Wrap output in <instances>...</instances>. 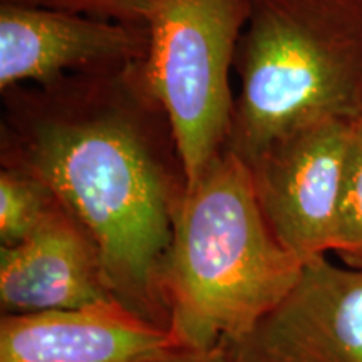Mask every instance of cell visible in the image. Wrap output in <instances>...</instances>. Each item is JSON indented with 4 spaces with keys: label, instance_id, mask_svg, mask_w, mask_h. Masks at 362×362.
<instances>
[{
    "label": "cell",
    "instance_id": "cell-1",
    "mask_svg": "<svg viewBox=\"0 0 362 362\" xmlns=\"http://www.w3.org/2000/svg\"><path fill=\"white\" fill-rule=\"evenodd\" d=\"M0 165L45 181L96 245L111 296L170 329L161 272L188 178L139 62L4 90Z\"/></svg>",
    "mask_w": 362,
    "mask_h": 362
},
{
    "label": "cell",
    "instance_id": "cell-2",
    "mask_svg": "<svg viewBox=\"0 0 362 362\" xmlns=\"http://www.w3.org/2000/svg\"><path fill=\"white\" fill-rule=\"evenodd\" d=\"M302 267L267 225L247 163L223 149L175 216L161 272L170 330L189 349L238 341L287 297Z\"/></svg>",
    "mask_w": 362,
    "mask_h": 362
},
{
    "label": "cell",
    "instance_id": "cell-3",
    "mask_svg": "<svg viewBox=\"0 0 362 362\" xmlns=\"http://www.w3.org/2000/svg\"><path fill=\"white\" fill-rule=\"evenodd\" d=\"M225 149L250 161L320 119L356 123L362 98V0H248Z\"/></svg>",
    "mask_w": 362,
    "mask_h": 362
},
{
    "label": "cell",
    "instance_id": "cell-4",
    "mask_svg": "<svg viewBox=\"0 0 362 362\" xmlns=\"http://www.w3.org/2000/svg\"><path fill=\"white\" fill-rule=\"evenodd\" d=\"M248 0H155L139 66L170 117L188 188L223 151L232 128L230 86Z\"/></svg>",
    "mask_w": 362,
    "mask_h": 362
},
{
    "label": "cell",
    "instance_id": "cell-5",
    "mask_svg": "<svg viewBox=\"0 0 362 362\" xmlns=\"http://www.w3.org/2000/svg\"><path fill=\"white\" fill-rule=\"evenodd\" d=\"M352 133L351 121H314L247 161L267 225L304 264L332 252Z\"/></svg>",
    "mask_w": 362,
    "mask_h": 362
},
{
    "label": "cell",
    "instance_id": "cell-6",
    "mask_svg": "<svg viewBox=\"0 0 362 362\" xmlns=\"http://www.w3.org/2000/svg\"><path fill=\"white\" fill-rule=\"evenodd\" d=\"M221 347L237 362H362V270L305 262L287 297Z\"/></svg>",
    "mask_w": 362,
    "mask_h": 362
},
{
    "label": "cell",
    "instance_id": "cell-7",
    "mask_svg": "<svg viewBox=\"0 0 362 362\" xmlns=\"http://www.w3.org/2000/svg\"><path fill=\"white\" fill-rule=\"evenodd\" d=\"M148 44L143 24L0 4V93L72 74L123 69L143 61Z\"/></svg>",
    "mask_w": 362,
    "mask_h": 362
},
{
    "label": "cell",
    "instance_id": "cell-8",
    "mask_svg": "<svg viewBox=\"0 0 362 362\" xmlns=\"http://www.w3.org/2000/svg\"><path fill=\"white\" fill-rule=\"evenodd\" d=\"M178 347L170 329L117 298L0 319V362H144Z\"/></svg>",
    "mask_w": 362,
    "mask_h": 362
},
{
    "label": "cell",
    "instance_id": "cell-9",
    "mask_svg": "<svg viewBox=\"0 0 362 362\" xmlns=\"http://www.w3.org/2000/svg\"><path fill=\"white\" fill-rule=\"evenodd\" d=\"M110 298L96 245L62 205L19 245L0 247L2 314L79 309Z\"/></svg>",
    "mask_w": 362,
    "mask_h": 362
},
{
    "label": "cell",
    "instance_id": "cell-10",
    "mask_svg": "<svg viewBox=\"0 0 362 362\" xmlns=\"http://www.w3.org/2000/svg\"><path fill=\"white\" fill-rule=\"evenodd\" d=\"M61 202L45 183L29 171L0 170V247H13L34 233Z\"/></svg>",
    "mask_w": 362,
    "mask_h": 362
},
{
    "label": "cell",
    "instance_id": "cell-11",
    "mask_svg": "<svg viewBox=\"0 0 362 362\" xmlns=\"http://www.w3.org/2000/svg\"><path fill=\"white\" fill-rule=\"evenodd\" d=\"M332 252L344 265L362 270V133L356 124L339 200Z\"/></svg>",
    "mask_w": 362,
    "mask_h": 362
},
{
    "label": "cell",
    "instance_id": "cell-12",
    "mask_svg": "<svg viewBox=\"0 0 362 362\" xmlns=\"http://www.w3.org/2000/svg\"><path fill=\"white\" fill-rule=\"evenodd\" d=\"M155 0H42V7L61 8L103 21L143 24Z\"/></svg>",
    "mask_w": 362,
    "mask_h": 362
},
{
    "label": "cell",
    "instance_id": "cell-13",
    "mask_svg": "<svg viewBox=\"0 0 362 362\" xmlns=\"http://www.w3.org/2000/svg\"><path fill=\"white\" fill-rule=\"evenodd\" d=\"M144 362H237L223 347L214 349H189V347H178L158 354Z\"/></svg>",
    "mask_w": 362,
    "mask_h": 362
},
{
    "label": "cell",
    "instance_id": "cell-14",
    "mask_svg": "<svg viewBox=\"0 0 362 362\" xmlns=\"http://www.w3.org/2000/svg\"><path fill=\"white\" fill-rule=\"evenodd\" d=\"M0 4H11V6L22 7H42V0H0Z\"/></svg>",
    "mask_w": 362,
    "mask_h": 362
},
{
    "label": "cell",
    "instance_id": "cell-15",
    "mask_svg": "<svg viewBox=\"0 0 362 362\" xmlns=\"http://www.w3.org/2000/svg\"><path fill=\"white\" fill-rule=\"evenodd\" d=\"M356 128L361 131L362 133V98H361V107H359V115H357V117H356Z\"/></svg>",
    "mask_w": 362,
    "mask_h": 362
}]
</instances>
